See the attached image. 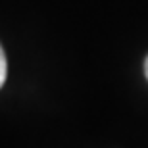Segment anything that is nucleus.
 <instances>
[{"instance_id":"2","label":"nucleus","mask_w":148,"mask_h":148,"mask_svg":"<svg viewBox=\"0 0 148 148\" xmlns=\"http://www.w3.org/2000/svg\"><path fill=\"white\" fill-rule=\"evenodd\" d=\"M144 75L148 79V56H146V60H144Z\"/></svg>"},{"instance_id":"1","label":"nucleus","mask_w":148,"mask_h":148,"mask_svg":"<svg viewBox=\"0 0 148 148\" xmlns=\"http://www.w3.org/2000/svg\"><path fill=\"white\" fill-rule=\"evenodd\" d=\"M6 75H8V62H6V54L4 48L0 46V88L6 83Z\"/></svg>"}]
</instances>
